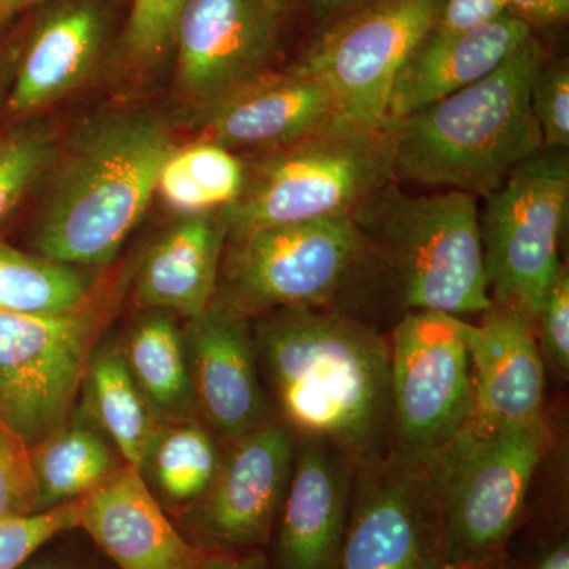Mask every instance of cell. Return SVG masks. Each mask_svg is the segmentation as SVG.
<instances>
[{"mask_svg":"<svg viewBox=\"0 0 569 569\" xmlns=\"http://www.w3.org/2000/svg\"><path fill=\"white\" fill-rule=\"evenodd\" d=\"M252 328L266 395L295 438L332 445L355 470L391 456L387 337L326 307L274 310Z\"/></svg>","mask_w":569,"mask_h":569,"instance_id":"obj_1","label":"cell"},{"mask_svg":"<svg viewBox=\"0 0 569 569\" xmlns=\"http://www.w3.org/2000/svg\"><path fill=\"white\" fill-rule=\"evenodd\" d=\"M174 146L156 112H111L82 126L48 171L36 252L77 268L110 263L148 211Z\"/></svg>","mask_w":569,"mask_h":569,"instance_id":"obj_2","label":"cell"},{"mask_svg":"<svg viewBox=\"0 0 569 569\" xmlns=\"http://www.w3.org/2000/svg\"><path fill=\"white\" fill-rule=\"evenodd\" d=\"M545 62L531 36L481 81L387 123L396 181L477 198L497 190L516 167L545 149L530 104L531 84Z\"/></svg>","mask_w":569,"mask_h":569,"instance_id":"obj_3","label":"cell"},{"mask_svg":"<svg viewBox=\"0 0 569 569\" xmlns=\"http://www.w3.org/2000/svg\"><path fill=\"white\" fill-rule=\"evenodd\" d=\"M350 216L407 309L460 318L492 305L473 194L413 197L392 181Z\"/></svg>","mask_w":569,"mask_h":569,"instance_id":"obj_4","label":"cell"},{"mask_svg":"<svg viewBox=\"0 0 569 569\" xmlns=\"http://www.w3.org/2000/svg\"><path fill=\"white\" fill-rule=\"evenodd\" d=\"M548 443L545 422L492 432L466 426L437 456L426 477L445 568H479L501 557Z\"/></svg>","mask_w":569,"mask_h":569,"instance_id":"obj_5","label":"cell"},{"mask_svg":"<svg viewBox=\"0 0 569 569\" xmlns=\"http://www.w3.org/2000/svg\"><path fill=\"white\" fill-rule=\"evenodd\" d=\"M392 181L395 141L387 127L336 122L247 163L244 192L224 212L230 228L350 216Z\"/></svg>","mask_w":569,"mask_h":569,"instance_id":"obj_6","label":"cell"},{"mask_svg":"<svg viewBox=\"0 0 569 569\" xmlns=\"http://www.w3.org/2000/svg\"><path fill=\"white\" fill-rule=\"evenodd\" d=\"M369 252L351 216L230 228L217 298L246 317L323 309Z\"/></svg>","mask_w":569,"mask_h":569,"instance_id":"obj_7","label":"cell"},{"mask_svg":"<svg viewBox=\"0 0 569 569\" xmlns=\"http://www.w3.org/2000/svg\"><path fill=\"white\" fill-rule=\"evenodd\" d=\"M569 208L567 149H541L485 197L479 213L490 301L538 320L557 269Z\"/></svg>","mask_w":569,"mask_h":569,"instance_id":"obj_8","label":"cell"},{"mask_svg":"<svg viewBox=\"0 0 569 569\" xmlns=\"http://www.w3.org/2000/svg\"><path fill=\"white\" fill-rule=\"evenodd\" d=\"M462 318L410 310L389 339L392 452L427 470L473 415Z\"/></svg>","mask_w":569,"mask_h":569,"instance_id":"obj_9","label":"cell"},{"mask_svg":"<svg viewBox=\"0 0 569 569\" xmlns=\"http://www.w3.org/2000/svg\"><path fill=\"white\" fill-rule=\"evenodd\" d=\"M104 328L91 301L61 313H0V421L36 447L70 418Z\"/></svg>","mask_w":569,"mask_h":569,"instance_id":"obj_10","label":"cell"},{"mask_svg":"<svg viewBox=\"0 0 569 569\" xmlns=\"http://www.w3.org/2000/svg\"><path fill=\"white\" fill-rule=\"evenodd\" d=\"M443 0H370L329 26L291 69L335 96L342 122L380 129L397 73L432 31Z\"/></svg>","mask_w":569,"mask_h":569,"instance_id":"obj_11","label":"cell"},{"mask_svg":"<svg viewBox=\"0 0 569 569\" xmlns=\"http://www.w3.org/2000/svg\"><path fill=\"white\" fill-rule=\"evenodd\" d=\"M295 448L293 433L279 419L227 445L211 488L181 515L201 549L254 553L271 542Z\"/></svg>","mask_w":569,"mask_h":569,"instance_id":"obj_12","label":"cell"},{"mask_svg":"<svg viewBox=\"0 0 569 569\" xmlns=\"http://www.w3.org/2000/svg\"><path fill=\"white\" fill-rule=\"evenodd\" d=\"M426 470L395 455L356 470L339 569H443Z\"/></svg>","mask_w":569,"mask_h":569,"instance_id":"obj_13","label":"cell"},{"mask_svg":"<svg viewBox=\"0 0 569 569\" xmlns=\"http://www.w3.org/2000/svg\"><path fill=\"white\" fill-rule=\"evenodd\" d=\"M277 22L263 0H186L173 47L187 102L208 111L269 73Z\"/></svg>","mask_w":569,"mask_h":569,"instance_id":"obj_14","label":"cell"},{"mask_svg":"<svg viewBox=\"0 0 569 569\" xmlns=\"http://www.w3.org/2000/svg\"><path fill=\"white\" fill-rule=\"evenodd\" d=\"M194 411L224 443L274 421L266 395L252 318L219 298L182 328Z\"/></svg>","mask_w":569,"mask_h":569,"instance_id":"obj_15","label":"cell"},{"mask_svg":"<svg viewBox=\"0 0 569 569\" xmlns=\"http://www.w3.org/2000/svg\"><path fill=\"white\" fill-rule=\"evenodd\" d=\"M475 408L466 426L481 432L542 425L545 358L537 320L518 307L496 305L478 325L463 321Z\"/></svg>","mask_w":569,"mask_h":569,"instance_id":"obj_16","label":"cell"},{"mask_svg":"<svg viewBox=\"0 0 569 569\" xmlns=\"http://www.w3.org/2000/svg\"><path fill=\"white\" fill-rule=\"evenodd\" d=\"M355 467L332 445L296 438L293 470L277 519V569H339Z\"/></svg>","mask_w":569,"mask_h":569,"instance_id":"obj_17","label":"cell"},{"mask_svg":"<svg viewBox=\"0 0 569 569\" xmlns=\"http://www.w3.org/2000/svg\"><path fill=\"white\" fill-rule=\"evenodd\" d=\"M342 122L335 96L295 69L269 73L201 112V138L230 149L272 151Z\"/></svg>","mask_w":569,"mask_h":569,"instance_id":"obj_18","label":"cell"},{"mask_svg":"<svg viewBox=\"0 0 569 569\" xmlns=\"http://www.w3.org/2000/svg\"><path fill=\"white\" fill-rule=\"evenodd\" d=\"M80 529L118 569H203L208 553L182 537L130 466L82 497Z\"/></svg>","mask_w":569,"mask_h":569,"instance_id":"obj_19","label":"cell"},{"mask_svg":"<svg viewBox=\"0 0 569 569\" xmlns=\"http://www.w3.org/2000/svg\"><path fill=\"white\" fill-rule=\"evenodd\" d=\"M108 18L99 0H51L33 26L7 108L26 116L77 91L102 56Z\"/></svg>","mask_w":569,"mask_h":569,"instance_id":"obj_20","label":"cell"},{"mask_svg":"<svg viewBox=\"0 0 569 569\" xmlns=\"http://www.w3.org/2000/svg\"><path fill=\"white\" fill-rule=\"evenodd\" d=\"M531 36L530 26L515 14L459 36L429 33L392 82L385 126L481 81Z\"/></svg>","mask_w":569,"mask_h":569,"instance_id":"obj_21","label":"cell"},{"mask_svg":"<svg viewBox=\"0 0 569 569\" xmlns=\"http://www.w3.org/2000/svg\"><path fill=\"white\" fill-rule=\"evenodd\" d=\"M228 230L224 209L181 217L144 253L134 280L137 305L186 320L204 312L219 291Z\"/></svg>","mask_w":569,"mask_h":569,"instance_id":"obj_22","label":"cell"},{"mask_svg":"<svg viewBox=\"0 0 569 569\" xmlns=\"http://www.w3.org/2000/svg\"><path fill=\"white\" fill-rule=\"evenodd\" d=\"M119 347L157 422L197 418L183 331L173 313L146 310Z\"/></svg>","mask_w":569,"mask_h":569,"instance_id":"obj_23","label":"cell"},{"mask_svg":"<svg viewBox=\"0 0 569 569\" xmlns=\"http://www.w3.org/2000/svg\"><path fill=\"white\" fill-rule=\"evenodd\" d=\"M222 456L219 438L200 419L157 422L137 470L163 508L182 515L211 488Z\"/></svg>","mask_w":569,"mask_h":569,"instance_id":"obj_24","label":"cell"},{"mask_svg":"<svg viewBox=\"0 0 569 569\" xmlns=\"http://www.w3.org/2000/svg\"><path fill=\"white\" fill-rule=\"evenodd\" d=\"M32 462L39 511L88 496L127 466L96 422L84 417L67 419L32 447Z\"/></svg>","mask_w":569,"mask_h":569,"instance_id":"obj_25","label":"cell"},{"mask_svg":"<svg viewBox=\"0 0 569 569\" xmlns=\"http://www.w3.org/2000/svg\"><path fill=\"white\" fill-rule=\"evenodd\" d=\"M81 389L86 415L108 437L123 462L138 468L157 419L134 383L119 342L99 343Z\"/></svg>","mask_w":569,"mask_h":569,"instance_id":"obj_26","label":"cell"},{"mask_svg":"<svg viewBox=\"0 0 569 569\" xmlns=\"http://www.w3.org/2000/svg\"><path fill=\"white\" fill-rule=\"evenodd\" d=\"M247 163L230 149L197 140L174 146L157 179L156 193L179 217L223 211L241 198Z\"/></svg>","mask_w":569,"mask_h":569,"instance_id":"obj_27","label":"cell"},{"mask_svg":"<svg viewBox=\"0 0 569 569\" xmlns=\"http://www.w3.org/2000/svg\"><path fill=\"white\" fill-rule=\"evenodd\" d=\"M92 288L91 276L77 266L0 242V313L69 312L91 301Z\"/></svg>","mask_w":569,"mask_h":569,"instance_id":"obj_28","label":"cell"},{"mask_svg":"<svg viewBox=\"0 0 569 569\" xmlns=\"http://www.w3.org/2000/svg\"><path fill=\"white\" fill-rule=\"evenodd\" d=\"M58 142L48 127L31 126L0 134V223L50 171Z\"/></svg>","mask_w":569,"mask_h":569,"instance_id":"obj_29","label":"cell"},{"mask_svg":"<svg viewBox=\"0 0 569 569\" xmlns=\"http://www.w3.org/2000/svg\"><path fill=\"white\" fill-rule=\"evenodd\" d=\"M81 500L0 520V569H20L51 539L80 529Z\"/></svg>","mask_w":569,"mask_h":569,"instance_id":"obj_30","label":"cell"},{"mask_svg":"<svg viewBox=\"0 0 569 569\" xmlns=\"http://www.w3.org/2000/svg\"><path fill=\"white\" fill-rule=\"evenodd\" d=\"M39 511V486L28 441L0 421V520Z\"/></svg>","mask_w":569,"mask_h":569,"instance_id":"obj_31","label":"cell"},{"mask_svg":"<svg viewBox=\"0 0 569 569\" xmlns=\"http://www.w3.org/2000/svg\"><path fill=\"white\" fill-rule=\"evenodd\" d=\"M530 104L541 132L542 148L568 149L569 69L567 61L542 63L531 84Z\"/></svg>","mask_w":569,"mask_h":569,"instance_id":"obj_32","label":"cell"},{"mask_svg":"<svg viewBox=\"0 0 569 569\" xmlns=\"http://www.w3.org/2000/svg\"><path fill=\"white\" fill-rule=\"evenodd\" d=\"M186 0H133L126 50L140 63H152L173 47L176 21Z\"/></svg>","mask_w":569,"mask_h":569,"instance_id":"obj_33","label":"cell"},{"mask_svg":"<svg viewBox=\"0 0 569 569\" xmlns=\"http://www.w3.org/2000/svg\"><path fill=\"white\" fill-rule=\"evenodd\" d=\"M542 358L567 380L569 376V272L561 263L546 290L537 320Z\"/></svg>","mask_w":569,"mask_h":569,"instance_id":"obj_34","label":"cell"},{"mask_svg":"<svg viewBox=\"0 0 569 569\" xmlns=\"http://www.w3.org/2000/svg\"><path fill=\"white\" fill-rule=\"evenodd\" d=\"M511 14L503 0H443L430 33L459 36Z\"/></svg>","mask_w":569,"mask_h":569,"instance_id":"obj_35","label":"cell"},{"mask_svg":"<svg viewBox=\"0 0 569 569\" xmlns=\"http://www.w3.org/2000/svg\"><path fill=\"white\" fill-rule=\"evenodd\" d=\"M508 11L533 28L560 24L569 17V0H503Z\"/></svg>","mask_w":569,"mask_h":569,"instance_id":"obj_36","label":"cell"},{"mask_svg":"<svg viewBox=\"0 0 569 569\" xmlns=\"http://www.w3.org/2000/svg\"><path fill=\"white\" fill-rule=\"evenodd\" d=\"M203 569H277L266 560L263 553H206Z\"/></svg>","mask_w":569,"mask_h":569,"instance_id":"obj_37","label":"cell"},{"mask_svg":"<svg viewBox=\"0 0 569 569\" xmlns=\"http://www.w3.org/2000/svg\"><path fill=\"white\" fill-rule=\"evenodd\" d=\"M537 569H569V546L567 539L549 550Z\"/></svg>","mask_w":569,"mask_h":569,"instance_id":"obj_38","label":"cell"},{"mask_svg":"<svg viewBox=\"0 0 569 569\" xmlns=\"http://www.w3.org/2000/svg\"><path fill=\"white\" fill-rule=\"evenodd\" d=\"M44 2H50V0H0V26L6 24L20 11Z\"/></svg>","mask_w":569,"mask_h":569,"instance_id":"obj_39","label":"cell"},{"mask_svg":"<svg viewBox=\"0 0 569 569\" xmlns=\"http://www.w3.org/2000/svg\"><path fill=\"white\" fill-rule=\"evenodd\" d=\"M11 63L6 56L0 54V110L3 104H7V97H9L10 84L13 77L10 74Z\"/></svg>","mask_w":569,"mask_h":569,"instance_id":"obj_40","label":"cell"},{"mask_svg":"<svg viewBox=\"0 0 569 569\" xmlns=\"http://www.w3.org/2000/svg\"><path fill=\"white\" fill-rule=\"evenodd\" d=\"M309 2L312 3L313 9L318 13H326V11L340 9V7L348 6V3H353L356 0H309Z\"/></svg>","mask_w":569,"mask_h":569,"instance_id":"obj_41","label":"cell"},{"mask_svg":"<svg viewBox=\"0 0 569 569\" xmlns=\"http://www.w3.org/2000/svg\"><path fill=\"white\" fill-rule=\"evenodd\" d=\"M288 2H290V0H263L266 9H268L269 13H271L276 20H280V17H282L284 10H287Z\"/></svg>","mask_w":569,"mask_h":569,"instance_id":"obj_42","label":"cell"},{"mask_svg":"<svg viewBox=\"0 0 569 569\" xmlns=\"http://www.w3.org/2000/svg\"><path fill=\"white\" fill-rule=\"evenodd\" d=\"M477 569H515V568H512V565L509 563V561L501 559V557H498V559L489 561V563L482 565V567H479Z\"/></svg>","mask_w":569,"mask_h":569,"instance_id":"obj_43","label":"cell"},{"mask_svg":"<svg viewBox=\"0 0 569 569\" xmlns=\"http://www.w3.org/2000/svg\"><path fill=\"white\" fill-rule=\"evenodd\" d=\"M29 569H67V568L58 567V565L43 563V565H33V567H31Z\"/></svg>","mask_w":569,"mask_h":569,"instance_id":"obj_44","label":"cell"},{"mask_svg":"<svg viewBox=\"0 0 569 569\" xmlns=\"http://www.w3.org/2000/svg\"><path fill=\"white\" fill-rule=\"evenodd\" d=\"M443 569H477V568H455V567H447V568H443Z\"/></svg>","mask_w":569,"mask_h":569,"instance_id":"obj_45","label":"cell"}]
</instances>
